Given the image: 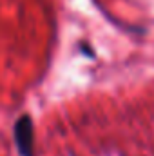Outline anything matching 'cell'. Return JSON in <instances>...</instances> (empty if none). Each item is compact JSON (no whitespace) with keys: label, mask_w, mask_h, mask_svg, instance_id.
Returning <instances> with one entry per match:
<instances>
[{"label":"cell","mask_w":154,"mask_h":156,"mask_svg":"<svg viewBox=\"0 0 154 156\" xmlns=\"http://www.w3.org/2000/svg\"><path fill=\"white\" fill-rule=\"evenodd\" d=\"M15 142L20 156H33L35 136H33V120L29 115H22L15 123Z\"/></svg>","instance_id":"1"}]
</instances>
